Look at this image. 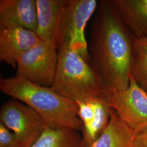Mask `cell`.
Wrapping results in <instances>:
<instances>
[{"label":"cell","instance_id":"1","mask_svg":"<svg viewBox=\"0 0 147 147\" xmlns=\"http://www.w3.org/2000/svg\"><path fill=\"white\" fill-rule=\"evenodd\" d=\"M127 28L111 1H99L90 30L89 64L107 92L125 89L129 84L134 37Z\"/></svg>","mask_w":147,"mask_h":147},{"label":"cell","instance_id":"2","mask_svg":"<svg viewBox=\"0 0 147 147\" xmlns=\"http://www.w3.org/2000/svg\"><path fill=\"white\" fill-rule=\"evenodd\" d=\"M0 89L5 94L28 105L42 117L47 127L68 128L84 131L76 101L59 94L51 87L34 84L18 76L1 78Z\"/></svg>","mask_w":147,"mask_h":147},{"label":"cell","instance_id":"3","mask_svg":"<svg viewBox=\"0 0 147 147\" xmlns=\"http://www.w3.org/2000/svg\"><path fill=\"white\" fill-rule=\"evenodd\" d=\"M58 63L51 88L69 99L84 101L106 97L99 75L78 53L65 45L58 49Z\"/></svg>","mask_w":147,"mask_h":147},{"label":"cell","instance_id":"4","mask_svg":"<svg viewBox=\"0 0 147 147\" xmlns=\"http://www.w3.org/2000/svg\"><path fill=\"white\" fill-rule=\"evenodd\" d=\"M57 49L40 40L18 58L16 75L36 84L51 87L58 63Z\"/></svg>","mask_w":147,"mask_h":147},{"label":"cell","instance_id":"5","mask_svg":"<svg viewBox=\"0 0 147 147\" xmlns=\"http://www.w3.org/2000/svg\"><path fill=\"white\" fill-rule=\"evenodd\" d=\"M98 4L96 0H68L64 16L61 45H67L89 63L85 30Z\"/></svg>","mask_w":147,"mask_h":147},{"label":"cell","instance_id":"6","mask_svg":"<svg viewBox=\"0 0 147 147\" xmlns=\"http://www.w3.org/2000/svg\"><path fill=\"white\" fill-rule=\"evenodd\" d=\"M0 120L14 134L20 147H30L47 127L36 111L14 99L2 105Z\"/></svg>","mask_w":147,"mask_h":147},{"label":"cell","instance_id":"7","mask_svg":"<svg viewBox=\"0 0 147 147\" xmlns=\"http://www.w3.org/2000/svg\"><path fill=\"white\" fill-rule=\"evenodd\" d=\"M106 99L111 109L135 131L147 129V93L131 76L126 88L108 92Z\"/></svg>","mask_w":147,"mask_h":147},{"label":"cell","instance_id":"8","mask_svg":"<svg viewBox=\"0 0 147 147\" xmlns=\"http://www.w3.org/2000/svg\"><path fill=\"white\" fill-rule=\"evenodd\" d=\"M68 0H36L37 35L58 50L61 45L63 20Z\"/></svg>","mask_w":147,"mask_h":147},{"label":"cell","instance_id":"9","mask_svg":"<svg viewBox=\"0 0 147 147\" xmlns=\"http://www.w3.org/2000/svg\"><path fill=\"white\" fill-rule=\"evenodd\" d=\"M40 40L31 30L16 25H0V60L16 67L18 58Z\"/></svg>","mask_w":147,"mask_h":147},{"label":"cell","instance_id":"10","mask_svg":"<svg viewBox=\"0 0 147 147\" xmlns=\"http://www.w3.org/2000/svg\"><path fill=\"white\" fill-rule=\"evenodd\" d=\"M36 0H1L0 25H16L36 33Z\"/></svg>","mask_w":147,"mask_h":147},{"label":"cell","instance_id":"11","mask_svg":"<svg viewBox=\"0 0 147 147\" xmlns=\"http://www.w3.org/2000/svg\"><path fill=\"white\" fill-rule=\"evenodd\" d=\"M111 2L134 37L147 38V0H111Z\"/></svg>","mask_w":147,"mask_h":147},{"label":"cell","instance_id":"12","mask_svg":"<svg viewBox=\"0 0 147 147\" xmlns=\"http://www.w3.org/2000/svg\"><path fill=\"white\" fill-rule=\"evenodd\" d=\"M136 133L112 109L107 126L89 147H134Z\"/></svg>","mask_w":147,"mask_h":147},{"label":"cell","instance_id":"13","mask_svg":"<svg viewBox=\"0 0 147 147\" xmlns=\"http://www.w3.org/2000/svg\"><path fill=\"white\" fill-rule=\"evenodd\" d=\"M80 132L68 128L47 127L29 147H87Z\"/></svg>","mask_w":147,"mask_h":147},{"label":"cell","instance_id":"14","mask_svg":"<svg viewBox=\"0 0 147 147\" xmlns=\"http://www.w3.org/2000/svg\"><path fill=\"white\" fill-rule=\"evenodd\" d=\"M88 100V99H87ZM94 109V116L89 125L84 127L82 133L87 147L90 146L107 126L112 109L106 97L89 99Z\"/></svg>","mask_w":147,"mask_h":147},{"label":"cell","instance_id":"15","mask_svg":"<svg viewBox=\"0 0 147 147\" xmlns=\"http://www.w3.org/2000/svg\"><path fill=\"white\" fill-rule=\"evenodd\" d=\"M130 76L147 93V38L134 37Z\"/></svg>","mask_w":147,"mask_h":147},{"label":"cell","instance_id":"16","mask_svg":"<svg viewBox=\"0 0 147 147\" xmlns=\"http://www.w3.org/2000/svg\"><path fill=\"white\" fill-rule=\"evenodd\" d=\"M78 106V116L84 128L89 125L94 116V109L90 100L76 101Z\"/></svg>","mask_w":147,"mask_h":147},{"label":"cell","instance_id":"17","mask_svg":"<svg viewBox=\"0 0 147 147\" xmlns=\"http://www.w3.org/2000/svg\"><path fill=\"white\" fill-rule=\"evenodd\" d=\"M0 147H20L14 134L0 122Z\"/></svg>","mask_w":147,"mask_h":147},{"label":"cell","instance_id":"18","mask_svg":"<svg viewBox=\"0 0 147 147\" xmlns=\"http://www.w3.org/2000/svg\"><path fill=\"white\" fill-rule=\"evenodd\" d=\"M134 147H147V129L137 132Z\"/></svg>","mask_w":147,"mask_h":147}]
</instances>
